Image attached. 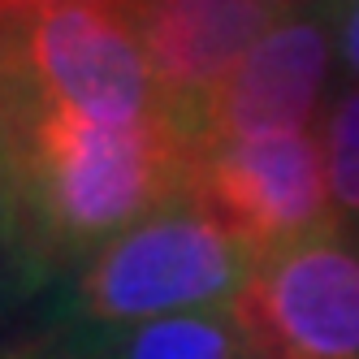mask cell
<instances>
[{"label": "cell", "instance_id": "4", "mask_svg": "<svg viewBox=\"0 0 359 359\" xmlns=\"http://www.w3.org/2000/svg\"><path fill=\"white\" fill-rule=\"evenodd\" d=\"M234 316L255 359H359V234L338 221L260 255Z\"/></svg>", "mask_w": 359, "mask_h": 359}, {"label": "cell", "instance_id": "5", "mask_svg": "<svg viewBox=\"0 0 359 359\" xmlns=\"http://www.w3.org/2000/svg\"><path fill=\"white\" fill-rule=\"evenodd\" d=\"M191 195L255 255H273L338 225L312 130L203 147L191 169Z\"/></svg>", "mask_w": 359, "mask_h": 359}, {"label": "cell", "instance_id": "10", "mask_svg": "<svg viewBox=\"0 0 359 359\" xmlns=\"http://www.w3.org/2000/svg\"><path fill=\"white\" fill-rule=\"evenodd\" d=\"M320 156H325L333 208L359 221V83L329 104L320 121Z\"/></svg>", "mask_w": 359, "mask_h": 359}, {"label": "cell", "instance_id": "11", "mask_svg": "<svg viewBox=\"0 0 359 359\" xmlns=\"http://www.w3.org/2000/svg\"><path fill=\"white\" fill-rule=\"evenodd\" d=\"M333 39L346 74L359 83V0H333Z\"/></svg>", "mask_w": 359, "mask_h": 359}, {"label": "cell", "instance_id": "1", "mask_svg": "<svg viewBox=\"0 0 359 359\" xmlns=\"http://www.w3.org/2000/svg\"><path fill=\"white\" fill-rule=\"evenodd\" d=\"M195 151L161 117L104 126L27 91L18 147V247L31 281L87 264L156 208L191 195Z\"/></svg>", "mask_w": 359, "mask_h": 359}, {"label": "cell", "instance_id": "7", "mask_svg": "<svg viewBox=\"0 0 359 359\" xmlns=\"http://www.w3.org/2000/svg\"><path fill=\"white\" fill-rule=\"evenodd\" d=\"M161 87V113L195 151L199 113L255 43L281 18L286 0H126Z\"/></svg>", "mask_w": 359, "mask_h": 359}, {"label": "cell", "instance_id": "2", "mask_svg": "<svg viewBox=\"0 0 359 359\" xmlns=\"http://www.w3.org/2000/svg\"><path fill=\"white\" fill-rule=\"evenodd\" d=\"M255 260L195 195H182L91 255L74 277L69 312L74 325H139L234 307Z\"/></svg>", "mask_w": 359, "mask_h": 359}, {"label": "cell", "instance_id": "8", "mask_svg": "<svg viewBox=\"0 0 359 359\" xmlns=\"http://www.w3.org/2000/svg\"><path fill=\"white\" fill-rule=\"evenodd\" d=\"M65 338L79 359H255L234 307L139 325H69Z\"/></svg>", "mask_w": 359, "mask_h": 359}, {"label": "cell", "instance_id": "6", "mask_svg": "<svg viewBox=\"0 0 359 359\" xmlns=\"http://www.w3.org/2000/svg\"><path fill=\"white\" fill-rule=\"evenodd\" d=\"M333 53V0L290 9L203 104L195 156L217 143L307 130L320 109Z\"/></svg>", "mask_w": 359, "mask_h": 359}, {"label": "cell", "instance_id": "9", "mask_svg": "<svg viewBox=\"0 0 359 359\" xmlns=\"http://www.w3.org/2000/svg\"><path fill=\"white\" fill-rule=\"evenodd\" d=\"M22 121H27V87H22L13 57L0 39V281H31L18 247V212H13Z\"/></svg>", "mask_w": 359, "mask_h": 359}, {"label": "cell", "instance_id": "13", "mask_svg": "<svg viewBox=\"0 0 359 359\" xmlns=\"http://www.w3.org/2000/svg\"><path fill=\"white\" fill-rule=\"evenodd\" d=\"M0 13H5V0H0Z\"/></svg>", "mask_w": 359, "mask_h": 359}, {"label": "cell", "instance_id": "3", "mask_svg": "<svg viewBox=\"0 0 359 359\" xmlns=\"http://www.w3.org/2000/svg\"><path fill=\"white\" fill-rule=\"evenodd\" d=\"M0 39L35 100L104 126L161 117V87L126 0H48L0 22Z\"/></svg>", "mask_w": 359, "mask_h": 359}, {"label": "cell", "instance_id": "12", "mask_svg": "<svg viewBox=\"0 0 359 359\" xmlns=\"http://www.w3.org/2000/svg\"><path fill=\"white\" fill-rule=\"evenodd\" d=\"M5 359H79V351H74V346H69V338L61 333V338H53V342H39V346L9 351Z\"/></svg>", "mask_w": 359, "mask_h": 359}]
</instances>
